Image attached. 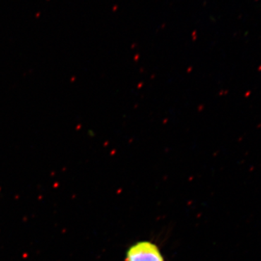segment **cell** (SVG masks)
<instances>
[{
    "label": "cell",
    "instance_id": "cell-1",
    "mask_svg": "<svg viewBox=\"0 0 261 261\" xmlns=\"http://www.w3.org/2000/svg\"><path fill=\"white\" fill-rule=\"evenodd\" d=\"M126 261H164V257L155 244L141 241L129 247Z\"/></svg>",
    "mask_w": 261,
    "mask_h": 261
}]
</instances>
